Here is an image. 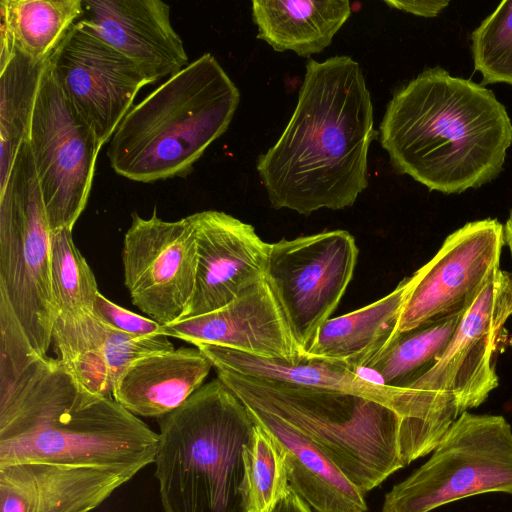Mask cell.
<instances>
[{
	"mask_svg": "<svg viewBox=\"0 0 512 512\" xmlns=\"http://www.w3.org/2000/svg\"><path fill=\"white\" fill-rule=\"evenodd\" d=\"M246 460L251 512H271L285 497L290 485L280 446L257 424Z\"/></svg>",
	"mask_w": 512,
	"mask_h": 512,
	"instance_id": "obj_29",
	"label": "cell"
},
{
	"mask_svg": "<svg viewBox=\"0 0 512 512\" xmlns=\"http://www.w3.org/2000/svg\"><path fill=\"white\" fill-rule=\"evenodd\" d=\"M471 52L482 86H512V0L502 1L472 32Z\"/></svg>",
	"mask_w": 512,
	"mask_h": 512,
	"instance_id": "obj_28",
	"label": "cell"
},
{
	"mask_svg": "<svg viewBox=\"0 0 512 512\" xmlns=\"http://www.w3.org/2000/svg\"><path fill=\"white\" fill-rule=\"evenodd\" d=\"M93 313L109 326L129 335L137 337L163 335L161 324L113 303L100 292L94 301Z\"/></svg>",
	"mask_w": 512,
	"mask_h": 512,
	"instance_id": "obj_30",
	"label": "cell"
},
{
	"mask_svg": "<svg viewBox=\"0 0 512 512\" xmlns=\"http://www.w3.org/2000/svg\"><path fill=\"white\" fill-rule=\"evenodd\" d=\"M188 217L195 232L197 271L192 297L178 321L218 310L265 279L270 249L252 225L227 213L206 210Z\"/></svg>",
	"mask_w": 512,
	"mask_h": 512,
	"instance_id": "obj_16",
	"label": "cell"
},
{
	"mask_svg": "<svg viewBox=\"0 0 512 512\" xmlns=\"http://www.w3.org/2000/svg\"><path fill=\"white\" fill-rule=\"evenodd\" d=\"M1 512H30L31 500L21 481L7 468H0Z\"/></svg>",
	"mask_w": 512,
	"mask_h": 512,
	"instance_id": "obj_31",
	"label": "cell"
},
{
	"mask_svg": "<svg viewBox=\"0 0 512 512\" xmlns=\"http://www.w3.org/2000/svg\"><path fill=\"white\" fill-rule=\"evenodd\" d=\"M294 112L256 169L275 209L310 215L351 207L368 186L379 135L362 69L346 55L309 59Z\"/></svg>",
	"mask_w": 512,
	"mask_h": 512,
	"instance_id": "obj_2",
	"label": "cell"
},
{
	"mask_svg": "<svg viewBox=\"0 0 512 512\" xmlns=\"http://www.w3.org/2000/svg\"><path fill=\"white\" fill-rule=\"evenodd\" d=\"M51 282L57 316L93 312L97 281L70 229L51 232Z\"/></svg>",
	"mask_w": 512,
	"mask_h": 512,
	"instance_id": "obj_27",
	"label": "cell"
},
{
	"mask_svg": "<svg viewBox=\"0 0 512 512\" xmlns=\"http://www.w3.org/2000/svg\"><path fill=\"white\" fill-rule=\"evenodd\" d=\"M271 512H313L310 506L290 487Z\"/></svg>",
	"mask_w": 512,
	"mask_h": 512,
	"instance_id": "obj_33",
	"label": "cell"
},
{
	"mask_svg": "<svg viewBox=\"0 0 512 512\" xmlns=\"http://www.w3.org/2000/svg\"><path fill=\"white\" fill-rule=\"evenodd\" d=\"M489 492L512 494V428L503 416L465 411L431 457L385 495L382 512H430Z\"/></svg>",
	"mask_w": 512,
	"mask_h": 512,
	"instance_id": "obj_8",
	"label": "cell"
},
{
	"mask_svg": "<svg viewBox=\"0 0 512 512\" xmlns=\"http://www.w3.org/2000/svg\"><path fill=\"white\" fill-rule=\"evenodd\" d=\"M415 275L404 278L383 298L348 314L328 319L305 354L339 362L359 373L393 344Z\"/></svg>",
	"mask_w": 512,
	"mask_h": 512,
	"instance_id": "obj_22",
	"label": "cell"
},
{
	"mask_svg": "<svg viewBox=\"0 0 512 512\" xmlns=\"http://www.w3.org/2000/svg\"><path fill=\"white\" fill-rule=\"evenodd\" d=\"M82 19L106 44L132 61L149 84L188 63L184 43L161 0H83Z\"/></svg>",
	"mask_w": 512,
	"mask_h": 512,
	"instance_id": "obj_18",
	"label": "cell"
},
{
	"mask_svg": "<svg viewBox=\"0 0 512 512\" xmlns=\"http://www.w3.org/2000/svg\"><path fill=\"white\" fill-rule=\"evenodd\" d=\"M163 335L251 355L294 362L302 357L267 281L256 283L213 312L162 325Z\"/></svg>",
	"mask_w": 512,
	"mask_h": 512,
	"instance_id": "obj_17",
	"label": "cell"
},
{
	"mask_svg": "<svg viewBox=\"0 0 512 512\" xmlns=\"http://www.w3.org/2000/svg\"><path fill=\"white\" fill-rule=\"evenodd\" d=\"M28 144L51 232L73 227L86 207L101 145L63 95L48 62Z\"/></svg>",
	"mask_w": 512,
	"mask_h": 512,
	"instance_id": "obj_9",
	"label": "cell"
},
{
	"mask_svg": "<svg viewBox=\"0 0 512 512\" xmlns=\"http://www.w3.org/2000/svg\"><path fill=\"white\" fill-rule=\"evenodd\" d=\"M212 367L197 347L144 356L120 376L112 397L135 416L159 419L203 386Z\"/></svg>",
	"mask_w": 512,
	"mask_h": 512,
	"instance_id": "obj_21",
	"label": "cell"
},
{
	"mask_svg": "<svg viewBox=\"0 0 512 512\" xmlns=\"http://www.w3.org/2000/svg\"><path fill=\"white\" fill-rule=\"evenodd\" d=\"M389 7L398 9L416 16L432 18L439 15L448 7L450 1L447 0H422V1H398L385 0Z\"/></svg>",
	"mask_w": 512,
	"mask_h": 512,
	"instance_id": "obj_32",
	"label": "cell"
},
{
	"mask_svg": "<svg viewBox=\"0 0 512 512\" xmlns=\"http://www.w3.org/2000/svg\"><path fill=\"white\" fill-rule=\"evenodd\" d=\"M357 257L355 239L346 230L270 243L265 280L302 356L340 303Z\"/></svg>",
	"mask_w": 512,
	"mask_h": 512,
	"instance_id": "obj_10",
	"label": "cell"
},
{
	"mask_svg": "<svg viewBox=\"0 0 512 512\" xmlns=\"http://www.w3.org/2000/svg\"><path fill=\"white\" fill-rule=\"evenodd\" d=\"M1 45L0 152L1 180L10 174L21 146L28 141L36 96L48 64Z\"/></svg>",
	"mask_w": 512,
	"mask_h": 512,
	"instance_id": "obj_25",
	"label": "cell"
},
{
	"mask_svg": "<svg viewBox=\"0 0 512 512\" xmlns=\"http://www.w3.org/2000/svg\"><path fill=\"white\" fill-rule=\"evenodd\" d=\"M55 79L76 113L103 146L150 85L141 70L101 40L81 18L49 59Z\"/></svg>",
	"mask_w": 512,
	"mask_h": 512,
	"instance_id": "obj_12",
	"label": "cell"
},
{
	"mask_svg": "<svg viewBox=\"0 0 512 512\" xmlns=\"http://www.w3.org/2000/svg\"><path fill=\"white\" fill-rule=\"evenodd\" d=\"M509 274H510V278H511V281H512V272H509Z\"/></svg>",
	"mask_w": 512,
	"mask_h": 512,
	"instance_id": "obj_35",
	"label": "cell"
},
{
	"mask_svg": "<svg viewBox=\"0 0 512 512\" xmlns=\"http://www.w3.org/2000/svg\"><path fill=\"white\" fill-rule=\"evenodd\" d=\"M52 342L66 370L85 389L105 397H112L116 382L135 360L175 349L165 335H129L93 312L57 316Z\"/></svg>",
	"mask_w": 512,
	"mask_h": 512,
	"instance_id": "obj_19",
	"label": "cell"
},
{
	"mask_svg": "<svg viewBox=\"0 0 512 512\" xmlns=\"http://www.w3.org/2000/svg\"><path fill=\"white\" fill-rule=\"evenodd\" d=\"M379 136L398 173L430 191L460 194L502 172L512 121L490 89L436 66L393 94Z\"/></svg>",
	"mask_w": 512,
	"mask_h": 512,
	"instance_id": "obj_3",
	"label": "cell"
},
{
	"mask_svg": "<svg viewBox=\"0 0 512 512\" xmlns=\"http://www.w3.org/2000/svg\"><path fill=\"white\" fill-rule=\"evenodd\" d=\"M503 238L504 245H506L512 255V210L509 214L508 219L506 220L503 226Z\"/></svg>",
	"mask_w": 512,
	"mask_h": 512,
	"instance_id": "obj_34",
	"label": "cell"
},
{
	"mask_svg": "<svg viewBox=\"0 0 512 512\" xmlns=\"http://www.w3.org/2000/svg\"><path fill=\"white\" fill-rule=\"evenodd\" d=\"M512 316V281L498 269L465 310L438 362L408 388L454 402L460 415L498 387L492 362L499 334Z\"/></svg>",
	"mask_w": 512,
	"mask_h": 512,
	"instance_id": "obj_13",
	"label": "cell"
},
{
	"mask_svg": "<svg viewBox=\"0 0 512 512\" xmlns=\"http://www.w3.org/2000/svg\"><path fill=\"white\" fill-rule=\"evenodd\" d=\"M503 225L487 218L449 234L435 256L418 269L398 331L466 310L500 269Z\"/></svg>",
	"mask_w": 512,
	"mask_h": 512,
	"instance_id": "obj_14",
	"label": "cell"
},
{
	"mask_svg": "<svg viewBox=\"0 0 512 512\" xmlns=\"http://www.w3.org/2000/svg\"><path fill=\"white\" fill-rule=\"evenodd\" d=\"M123 242L124 282L133 305L161 325L177 322L194 290L197 244L189 217L165 221L134 212Z\"/></svg>",
	"mask_w": 512,
	"mask_h": 512,
	"instance_id": "obj_11",
	"label": "cell"
},
{
	"mask_svg": "<svg viewBox=\"0 0 512 512\" xmlns=\"http://www.w3.org/2000/svg\"><path fill=\"white\" fill-rule=\"evenodd\" d=\"M0 296L35 353L47 356L57 317L51 230L28 141L0 182Z\"/></svg>",
	"mask_w": 512,
	"mask_h": 512,
	"instance_id": "obj_7",
	"label": "cell"
},
{
	"mask_svg": "<svg viewBox=\"0 0 512 512\" xmlns=\"http://www.w3.org/2000/svg\"><path fill=\"white\" fill-rule=\"evenodd\" d=\"M158 433L113 397L85 389L30 346L0 304V468L42 465L133 477L154 463Z\"/></svg>",
	"mask_w": 512,
	"mask_h": 512,
	"instance_id": "obj_1",
	"label": "cell"
},
{
	"mask_svg": "<svg viewBox=\"0 0 512 512\" xmlns=\"http://www.w3.org/2000/svg\"><path fill=\"white\" fill-rule=\"evenodd\" d=\"M245 406L253 421L280 446L289 485L312 510L367 512L366 494L312 440L278 416L257 407Z\"/></svg>",
	"mask_w": 512,
	"mask_h": 512,
	"instance_id": "obj_20",
	"label": "cell"
},
{
	"mask_svg": "<svg viewBox=\"0 0 512 512\" xmlns=\"http://www.w3.org/2000/svg\"><path fill=\"white\" fill-rule=\"evenodd\" d=\"M158 425L154 476L164 512H251L246 455L256 424L219 378Z\"/></svg>",
	"mask_w": 512,
	"mask_h": 512,
	"instance_id": "obj_5",
	"label": "cell"
},
{
	"mask_svg": "<svg viewBox=\"0 0 512 512\" xmlns=\"http://www.w3.org/2000/svg\"><path fill=\"white\" fill-rule=\"evenodd\" d=\"M464 312L428 321L400 333L367 370L372 371L383 385L408 388L438 362Z\"/></svg>",
	"mask_w": 512,
	"mask_h": 512,
	"instance_id": "obj_26",
	"label": "cell"
},
{
	"mask_svg": "<svg viewBox=\"0 0 512 512\" xmlns=\"http://www.w3.org/2000/svg\"><path fill=\"white\" fill-rule=\"evenodd\" d=\"M240 92L205 53L133 105L109 142L113 170L136 182L185 177L224 134Z\"/></svg>",
	"mask_w": 512,
	"mask_h": 512,
	"instance_id": "obj_6",
	"label": "cell"
},
{
	"mask_svg": "<svg viewBox=\"0 0 512 512\" xmlns=\"http://www.w3.org/2000/svg\"><path fill=\"white\" fill-rule=\"evenodd\" d=\"M1 45L39 62L50 59L83 17V0H2Z\"/></svg>",
	"mask_w": 512,
	"mask_h": 512,
	"instance_id": "obj_24",
	"label": "cell"
},
{
	"mask_svg": "<svg viewBox=\"0 0 512 512\" xmlns=\"http://www.w3.org/2000/svg\"><path fill=\"white\" fill-rule=\"evenodd\" d=\"M351 14L347 0L252 1L257 38L275 51L310 57L327 48Z\"/></svg>",
	"mask_w": 512,
	"mask_h": 512,
	"instance_id": "obj_23",
	"label": "cell"
},
{
	"mask_svg": "<svg viewBox=\"0 0 512 512\" xmlns=\"http://www.w3.org/2000/svg\"><path fill=\"white\" fill-rule=\"evenodd\" d=\"M216 371L278 381L297 386L356 394L383 403L404 416L426 419L451 426L458 418L455 410L424 392L386 386L372 381L347 366L319 357L303 355L289 362L264 358L207 343H195Z\"/></svg>",
	"mask_w": 512,
	"mask_h": 512,
	"instance_id": "obj_15",
	"label": "cell"
},
{
	"mask_svg": "<svg viewBox=\"0 0 512 512\" xmlns=\"http://www.w3.org/2000/svg\"><path fill=\"white\" fill-rule=\"evenodd\" d=\"M216 372L245 405L272 413L306 435L365 494L433 452L450 427L404 416L356 394Z\"/></svg>",
	"mask_w": 512,
	"mask_h": 512,
	"instance_id": "obj_4",
	"label": "cell"
}]
</instances>
